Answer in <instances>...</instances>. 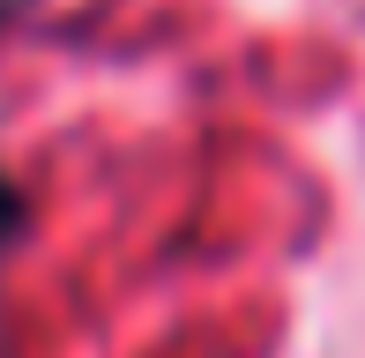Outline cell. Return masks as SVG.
<instances>
[{
    "instance_id": "obj_1",
    "label": "cell",
    "mask_w": 365,
    "mask_h": 358,
    "mask_svg": "<svg viewBox=\"0 0 365 358\" xmlns=\"http://www.w3.org/2000/svg\"><path fill=\"white\" fill-rule=\"evenodd\" d=\"M23 232H30V202H23V187L0 172V254L23 247Z\"/></svg>"
},
{
    "instance_id": "obj_2",
    "label": "cell",
    "mask_w": 365,
    "mask_h": 358,
    "mask_svg": "<svg viewBox=\"0 0 365 358\" xmlns=\"http://www.w3.org/2000/svg\"><path fill=\"white\" fill-rule=\"evenodd\" d=\"M30 8H38V0H0V30H15V23L30 15Z\"/></svg>"
}]
</instances>
